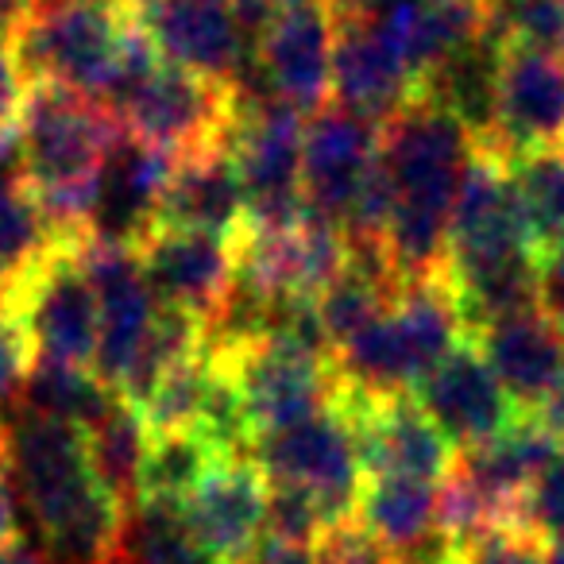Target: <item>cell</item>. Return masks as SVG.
<instances>
[{
  "label": "cell",
  "instance_id": "cell-1",
  "mask_svg": "<svg viewBox=\"0 0 564 564\" xmlns=\"http://www.w3.org/2000/svg\"><path fill=\"white\" fill-rule=\"evenodd\" d=\"M4 476L20 518L35 530L43 564H109L120 525V502L94 479L86 433L9 406Z\"/></svg>",
  "mask_w": 564,
  "mask_h": 564
},
{
  "label": "cell",
  "instance_id": "cell-2",
  "mask_svg": "<svg viewBox=\"0 0 564 564\" xmlns=\"http://www.w3.org/2000/svg\"><path fill=\"white\" fill-rule=\"evenodd\" d=\"M476 148L460 120L422 97L383 124L379 159L394 186L387 251L402 282L445 274L448 220Z\"/></svg>",
  "mask_w": 564,
  "mask_h": 564
},
{
  "label": "cell",
  "instance_id": "cell-3",
  "mask_svg": "<svg viewBox=\"0 0 564 564\" xmlns=\"http://www.w3.org/2000/svg\"><path fill=\"white\" fill-rule=\"evenodd\" d=\"M468 337L460 310L448 291V279H417L402 282L391 310L364 325L352 340L333 352L337 376L345 391L368 394V399H391L410 394L417 379L460 340Z\"/></svg>",
  "mask_w": 564,
  "mask_h": 564
},
{
  "label": "cell",
  "instance_id": "cell-4",
  "mask_svg": "<svg viewBox=\"0 0 564 564\" xmlns=\"http://www.w3.org/2000/svg\"><path fill=\"white\" fill-rule=\"evenodd\" d=\"M132 35L124 0H51L12 32L9 51L28 86L47 82L109 109Z\"/></svg>",
  "mask_w": 564,
  "mask_h": 564
},
{
  "label": "cell",
  "instance_id": "cell-5",
  "mask_svg": "<svg viewBox=\"0 0 564 564\" xmlns=\"http://www.w3.org/2000/svg\"><path fill=\"white\" fill-rule=\"evenodd\" d=\"M17 132L24 143V171L35 197L94 189L112 140L124 128L105 105L63 86L35 82L20 105Z\"/></svg>",
  "mask_w": 564,
  "mask_h": 564
},
{
  "label": "cell",
  "instance_id": "cell-6",
  "mask_svg": "<svg viewBox=\"0 0 564 564\" xmlns=\"http://www.w3.org/2000/svg\"><path fill=\"white\" fill-rule=\"evenodd\" d=\"M533 259L538 248L525 228L507 159L495 155L491 148H476L448 220V286H471V282L518 271Z\"/></svg>",
  "mask_w": 564,
  "mask_h": 564
},
{
  "label": "cell",
  "instance_id": "cell-7",
  "mask_svg": "<svg viewBox=\"0 0 564 564\" xmlns=\"http://www.w3.org/2000/svg\"><path fill=\"white\" fill-rule=\"evenodd\" d=\"M78 243L82 240H58L24 279L0 294V306L17 317L35 360L94 368L101 310Z\"/></svg>",
  "mask_w": 564,
  "mask_h": 564
},
{
  "label": "cell",
  "instance_id": "cell-8",
  "mask_svg": "<svg viewBox=\"0 0 564 564\" xmlns=\"http://www.w3.org/2000/svg\"><path fill=\"white\" fill-rule=\"evenodd\" d=\"M306 117L282 101L236 105L225 148L248 202V228H291L306 213L302 194Z\"/></svg>",
  "mask_w": 564,
  "mask_h": 564
},
{
  "label": "cell",
  "instance_id": "cell-9",
  "mask_svg": "<svg viewBox=\"0 0 564 564\" xmlns=\"http://www.w3.org/2000/svg\"><path fill=\"white\" fill-rule=\"evenodd\" d=\"M248 456L271 484L306 487L322 502L329 525L356 514L368 476H364L356 433L340 402H333L329 410L306 417V422L251 437Z\"/></svg>",
  "mask_w": 564,
  "mask_h": 564
},
{
  "label": "cell",
  "instance_id": "cell-10",
  "mask_svg": "<svg viewBox=\"0 0 564 564\" xmlns=\"http://www.w3.org/2000/svg\"><path fill=\"white\" fill-rule=\"evenodd\" d=\"M209 356L232 376L251 437L306 422L340 399V376L333 356H317L286 340L263 337L232 352Z\"/></svg>",
  "mask_w": 564,
  "mask_h": 564
},
{
  "label": "cell",
  "instance_id": "cell-11",
  "mask_svg": "<svg viewBox=\"0 0 564 564\" xmlns=\"http://www.w3.org/2000/svg\"><path fill=\"white\" fill-rule=\"evenodd\" d=\"M124 132L182 159L225 143L232 124V89L159 58L117 105Z\"/></svg>",
  "mask_w": 564,
  "mask_h": 564
},
{
  "label": "cell",
  "instance_id": "cell-12",
  "mask_svg": "<svg viewBox=\"0 0 564 564\" xmlns=\"http://www.w3.org/2000/svg\"><path fill=\"white\" fill-rule=\"evenodd\" d=\"M155 43L159 58L232 89L256 63V43L240 28L232 0H124Z\"/></svg>",
  "mask_w": 564,
  "mask_h": 564
},
{
  "label": "cell",
  "instance_id": "cell-13",
  "mask_svg": "<svg viewBox=\"0 0 564 564\" xmlns=\"http://www.w3.org/2000/svg\"><path fill=\"white\" fill-rule=\"evenodd\" d=\"M340 410L356 433L360 464L368 479L402 476L441 484L453 471L456 448L430 422L414 394H391V399H368L340 387Z\"/></svg>",
  "mask_w": 564,
  "mask_h": 564
},
{
  "label": "cell",
  "instance_id": "cell-14",
  "mask_svg": "<svg viewBox=\"0 0 564 564\" xmlns=\"http://www.w3.org/2000/svg\"><path fill=\"white\" fill-rule=\"evenodd\" d=\"M78 256L89 274V286H94V294H97V310H101L94 371L101 383H109L112 391H117V387L124 383L128 368L135 364V356H140L151 325H155L159 299L151 294L140 251L135 248L82 240Z\"/></svg>",
  "mask_w": 564,
  "mask_h": 564
},
{
  "label": "cell",
  "instance_id": "cell-15",
  "mask_svg": "<svg viewBox=\"0 0 564 564\" xmlns=\"http://www.w3.org/2000/svg\"><path fill=\"white\" fill-rule=\"evenodd\" d=\"M414 402L430 414V422L448 437V445L476 448L484 441H495L518 422V410L502 383L495 379L491 364L484 360L476 337H464L456 348H448L422 379H417Z\"/></svg>",
  "mask_w": 564,
  "mask_h": 564
},
{
  "label": "cell",
  "instance_id": "cell-16",
  "mask_svg": "<svg viewBox=\"0 0 564 564\" xmlns=\"http://www.w3.org/2000/svg\"><path fill=\"white\" fill-rule=\"evenodd\" d=\"M174 155L120 132L105 155L94 182V209L86 220V240L140 248L159 228L163 194L171 186Z\"/></svg>",
  "mask_w": 564,
  "mask_h": 564
},
{
  "label": "cell",
  "instance_id": "cell-17",
  "mask_svg": "<svg viewBox=\"0 0 564 564\" xmlns=\"http://www.w3.org/2000/svg\"><path fill=\"white\" fill-rule=\"evenodd\" d=\"M189 538L217 564H243L263 538L267 476L251 456H217L197 487L178 502Z\"/></svg>",
  "mask_w": 564,
  "mask_h": 564
},
{
  "label": "cell",
  "instance_id": "cell-18",
  "mask_svg": "<svg viewBox=\"0 0 564 564\" xmlns=\"http://www.w3.org/2000/svg\"><path fill=\"white\" fill-rule=\"evenodd\" d=\"M479 148H491L507 163L525 151L564 148V63L556 51H502L495 132Z\"/></svg>",
  "mask_w": 564,
  "mask_h": 564
},
{
  "label": "cell",
  "instance_id": "cell-19",
  "mask_svg": "<svg viewBox=\"0 0 564 564\" xmlns=\"http://www.w3.org/2000/svg\"><path fill=\"white\" fill-rule=\"evenodd\" d=\"M379 148H383V124L340 105L317 109L302 140V194L310 209L345 225L364 182L376 171Z\"/></svg>",
  "mask_w": 564,
  "mask_h": 564
},
{
  "label": "cell",
  "instance_id": "cell-20",
  "mask_svg": "<svg viewBox=\"0 0 564 564\" xmlns=\"http://www.w3.org/2000/svg\"><path fill=\"white\" fill-rule=\"evenodd\" d=\"M333 47H337V20L325 4L282 9L271 20L256 47L263 82L282 105L314 117L329 105L333 94Z\"/></svg>",
  "mask_w": 564,
  "mask_h": 564
},
{
  "label": "cell",
  "instance_id": "cell-21",
  "mask_svg": "<svg viewBox=\"0 0 564 564\" xmlns=\"http://www.w3.org/2000/svg\"><path fill=\"white\" fill-rule=\"evenodd\" d=\"M140 263L148 286L163 306L209 322L225 302L236 274V248L225 236L189 232V228H155L140 243Z\"/></svg>",
  "mask_w": 564,
  "mask_h": 564
},
{
  "label": "cell",
  "instance_id": "cell-22",
  "mask_svg": "<svg viewBox=\"0 0 564 564\" xmlns=\"http://www.w3.org/2000/svg\"><path fill=\"white\" fill-rule=\"evenodd\" d=\"M329 101L387 124L417 101V78L368 20H345L337 24V47H333Z\"/></svg>",
  "mask_w": 564,
  "mask_h": 564
},
{
  "label": "cell",
  "instance_id": "cell-23",
  "mask_svg": "<svg viewBox=\"0 0 564 564\" xmlns=\"http://www.w3.org/2000/svg\"><path fill=\"white\" fill-rule=\"evenodd\" d=\"M159 228H189V232L225 236V240H236L248 228V202L225 143L174 159Z\"/></svg>",
  "mask_w": 564,
  "mask_h": 564
},
{
  "label": "cell",
  "instance_id": "cell-24",
  "mask_svg": "<svg viewBox=\"0 0 564 564\" xmlns=\"http://www.w3.org/2000/svg\"><path fill=\"white\" fill-rule=\"evenodd\" d=\"M484 360L510 394L518 414H533L564 379V333L541 317V310L507 317L476 333Z\"/></svg>",
  "mask_w": 564,
  "mask_h": 564
},
{
  "label": "cell",
  "instance_id": "cell-25",
  "mask_svg": "<svg viewBox=\"0 0 564 564\" xmlns=\"http://www.w3.org/2000/svg\"><path fill=\"white\" fill-rule=\"evenodd\" d=\"M502 51L507 47H502L491 32H484L479 40H471L468 47L453 51V55L441 58L433 70H425L417 97L460 120L476 143H487L495 132Z\"/></svg>",
  "mask_w": 564,
  "mask_h": 564
},
{
  "label": "cell",
  "instance_id": "cell-26",
  "mask_svg": "<svg viewBox=\"0 0 564 564\" xmlns=\"http://www.w3.org/2000/svg\"><path fill=\"white\" fill-rule=\"evenodd\" d=\"M117 399L120 394L112 391L109 383H101L94 368L35 360L32 368H28L12 406L24 410V414H32V417H47V422L89 433L105 414H109Z\"/></svg>",
  "mask_w": 564,
  "mask_h": 564
},
{
  "label": "cell",
  "instance_id": "cell-27",
  "mask_svg": "<svg viewBox=\"0 0 564 564\" xmlns=\"http://www.w3.org/2000/svg\"><path fill=\"white\" fill-rule=\"evenodd\" d=\"M151 425L124 399L112 402V410L86 433V456L94 479L120 502V510L132 507L140 495V471L151 448Z\"/></svg>",
  "mask_w": 564,
  "mask_h": 564
},
{
  "label": "cell",
  "instance_id": "cell-28",
  "mask_svg": "<svg viewBox=\"0 0 564 564\" xmlns=\"http://www.w3.org/2000/svg\"><path fill=\"white\" fill-rule=\"evenodd\" d=\"M356 518L371 538H379L391 553H399V549L414 545L425 533L437 530V484L402 476L364 479Z\"/></svg>",
  "mask_w": 564,
  "mask_h": 564
},
{
  "label": "cell",
  "instance_id": "cell-29",
  "mask_svg": "<svg viewBox=\"0 0 564 564\" xmlns=\"http://www.w3.org/2000/svg\"><path fill=\"white\" fill-rule=\"evenodd\" d=\"M109 564H217L171 502H132L120 510Z\"/></svg>",
  "mask_w": 564,
  "mask_h": 564
},
{
  "label": "cell",
  "instance_id": "cell-30",
  "mask_svg": "<svg viewBox=\"0 0 564 564\" xmlns=\"http://www.w3.org/2000/svg\"><path fill=\"white\" fill-rule=\"evenodd\" d=\"M63 236L47 225L28 182L0 178V294L20 282Z\"/></svg>",
  "mask_w": 564,
  "mask_h": 564
},
{
  "label": "cell",
  "instance_id": "cell-31",
  "mask_svg": "<svg viewBox=\"0 0 564 564\" xmlns=\"http://www.w3.org/2000/svg\"><path fill=\"white\" fill-rule=\"evenodd\" d=\"M507 166L533 248L564 240V148L525 151Z\"/></svg>",
  "mask_w": 564,
  "mask_h": 564
},
{
  "label": "cell",
  "instance_id": "cell-32",
  "mask_svg": "<svg viewBox=\"0 0 564 564\" xmlns=\"http://www.w3.org/2000/svg\"><path fill=\"white\" fill-rule=\"evenodd\" d=\"M217 448L194 430L182 433H155L148 448V460L140 471V495L135 502H171L178 507L189 491L197 487V479L209 471V464L217 460Z\"/></svg>",
  "mask_w": 564,
  "mask_h": 564
},
{
  "label": "cell",
  "instance_id": "cell-33",
  "mask_svg": "<svg viewBox=\"0 0 564 564\" xmlns=\"http://www.w3.org/2000/svg\"><path fill=\"white\" fill-rule=\"evenodd\" d=\"M213 379V360L209 352H194L189 360L174 364L159 387L151 391V399L140 406V414L148 417L151 433H182V430H197V417H202V402L209 391Z\"/></svg>",
  "mask_w": 564,
  "mask_h": 564
},
{
  "label": "cell",
  "instance_id": "cell-34",
  "mask_svg": "<svg viewBox=\"0 0 564 564\" xmlns=\"http://www.w3.org/2000/svg\"><path fill=\"white\" fill-rule=\"evenodd\" d=\"M514 530H522L525 538L541 541V545L564 538V441L553 453V460L538 471L530 491L522 495Z\"/></svg>",
  "mask_w": 564,
  "mask_h": 564
},
{
  "label": "cell",
  "instance_id": "cell-35",
  "mask_svg": "<svg viewBox=\"0 0 564 564\" xmlns=\"http://www.w3.org/2000/svg\"><path fill=\"white\" fill-rule=\"evenodd\" d=\"M325 510L306 487L294 484H271L267 479V514L263 533L279 541H299V545H314L325 530Z\"/></svg>",
  "mask_w": 564,
  "mask_h": 564
},
{
  "label": "cell",
  "instance_id": "cell-36",
  "mask_svg": "<svg viewBox=\"0 0 564 564\" xmlns=\"http://www.w3.org/2000/svg\"><path fill=\"white\" fill-rule=\"evenodd\" d=\"M314 564H394V553L364 530L360 518H345L322 530L314 541Z\"/></svg>",
  "mask_w": 564,
  "mask_h": 564
},
{
  "label": "cell",
  "instance_id": "cell-37",
  "mask_svg": "<svg viewBox=\"0 0 564 564\" xmlns=\"http://www.w3.org/2000/svg\"><path fill=\"white\" fill-rule=\"evenodd\" d=\"M32 364H35V356H32V345H28L24 329H20L9 310L0 306V414L17 402V391Z\"/></svg>",
  "mask_w": 564,
  "mask_h": 564
},
{
  "label": "cell",
  "instance_id": "cell-38",
  "mask_svg": "<svg viewBox=\"0 0 564 564\" xmlns=\"http://www.w3.org/2000/svg\"><path fill=\"white\" fill-rule=\"evenodd\" d=\"M464 564H549L545 545L522 530H495L464 549Z\"/></svg>",
  "mask_w": 564,
  "mask_h": 564
},
{
  "label": "cell",
  "instance_id": "cell-39",
  "mask_svg": "<svg viewBox=\"0 0 564 564\" xmlns=\"http://www.w3.org/2000/svg\"><path fill=\"white\" fill-rule=\"evenodd\" d=\"M538 310L564 333V240L538 251Z\"/></svg>",
  "mask_w": 564,
  "mask_h": 564
},
{
  "label": "cell",
  "instance_id": "cell-40",
  "mask_svg": "<svg viewBox=\"0 0 564 564\" xmlns=\"http://www.w3.org/2000/svg\"><path fill=\"white\" fill-rule=\"evenodd\" d=\"M24 97H28V82H24V74H20L17 58H12L9 43H4V47H0V128L17 124Z\"/></svg>",
  "mask_w": 564,
  "mask_h": 564
},
{
  "label": "cell",
  "instance_id": "cell-41",
  "mask_svg": "<svg viewBox=\"0 0 564 564\" xmlns=\"http://www.w3.org/2000/svg\"><path fill=\"white\" fill-rule=\"evenodd\" d=\"M243 564H314V545L279 541V538H267V533H263Z\"/></svg>",
  "mask_w": 564,
  "mask_h": 564
},
{
  "label": "cell",
  "instance_id": "cell-42",
  "mask_svg": "<svg viewBox=\"0 0 564 564\" xmlns=\"http://www.w3.org/2000/svg\"><path fill=\"white\" fill-rule=\"evenodd\" d=\"M20 525H24V518H20L17 491H12L9 476H4L0 479V549L12 545V541H20Z\"/></svg>",
  "mask_w": 564,
  "mask_h": 564
},
{
  "label": "cell",
  "instance_id": "cell-43",
  "mask_svg": "<svg viewBox=\"0 0 564 564\" xmlns=\"http://www.w3.org/2000/svg\"><path fill=\"white\" fill-rule=\"evenodd\" d=\"M322 4L333 12L337 24H345V20H364L371 9H376V0H322Z\"/></svg>",
  "mask_w": 564,
  "mask_h": 564
},
{
  "label": "cell",
  "instance_id": "cell-44",
  "mask_svg": "<svg viewBox=\"0 0 564 564\" xmlns=\"http://www.w3.org/2000/svg\"><path fill=\"white\" fill-rule=\"evenodd\" d=\"M32 9H35V0H0V28L12 35L28 17H32Z\"/></svg>",
  "mask_w": 564,
  "mask_h": 564
},
{
  "label": "cell",
  "instance_id": "cell-45",
  "mask_svg": "<svg viewBox=\"0 0 564 564\" xmlns=\"http://www.w3.org/2000/svg\"><path fill=\"white\" fill-rule=\"evenodd\" d=\"M0 564H43L40 561V553H35V545L32 541H12V545H4L0 549Z\"/></svg>",
  "mask_w": 564,
  "mask_h": 564
},
{
  "label": "cell",
  "instance_id": "cell-46",
  "mask_svg": "<svg viewBox=\"0 0 564 564\" xmlns=\"http://www.w3.org/2000/svg\"><path fill=\"white\" fill-rule=\"evenodd\" d=\"M545 561L549 564H564V538L549 541V545H545Z\"/></svg>",
  "mask_w": 564,
  "mask_h": 564
},
{
  "label": "cell",
  "instance_id": "cell-47",
  "mask_svg": "<svg viewBox=\"0 0 564 564\" xmlns=\"http://www.w3.org/2000/svg\"><path fill=\"white\" fill-rule=\"evenodd\" d=\"M274 9H306V4H322V0H271Z\"/></svg>",
  "mask_w": 564,
  "mask_h": 564
},
{
  "label": "cell",
  "instance_id": "cell-48",
  "mask_svg": "<svg viewBox=\"0 0 564 564\" xmlns=\"http://www.w3.org/2000/svg\"><path fill=\"white\" fill-rule=\"evenodd\" d=\"M0 479H4V430H0Z\"/></svg>",
  "mask_w": 564,
  "mask_h": 564
},
{
  "label": "cell",
  "instance_id": "cell-49",
  "mask_svg": "<svg viewBox=\"0 0 564 564\" xmlns=\"http://www.w3.org/2000/svg\"><path fill=\"white\" fill-rule=\"evenodd\" d=\"M561 63H564V43H561Z\"/></svg>",
  "mask_w": 564,
  "mask_h": 564
}]
</instances>
